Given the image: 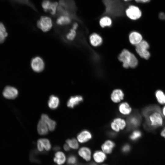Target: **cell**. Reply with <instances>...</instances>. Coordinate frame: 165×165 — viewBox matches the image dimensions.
Instances as JSON below:
<instances>
[{
  "mask_svg": "<svg viewBox=\"0 0 165 165\" xmlns=\"http://www.w3.org/2000/svg\"><path fill=\"white\" fill-rule=\"evenodd\" d=\"M145 118L144 126L148 131H152L162 126L164 119L160 107L156 105H151L145 107L142 111Z\"/></svg>",
  "mask_w": 165,
  "mask_h": 165,
  "instance_id": "cell-1",
  "label": "cell"
},
{
  "mask_svg": "<svg viewBox=\"0 0 165 165\" xmlns=\"http://www.w3.org/2000/svg\"><path fill=\"white\" fill-rule=\"evenodd\" d=\"M76 7L73 0H59L57 11L59 14L74 16Z\"/></svg>",
  "mask_w": 165,
  "mask_h": 165,
  "instance_id": "cell-2",
  "label": "cell"
},
{
  "mask_svg": "<svg viewBox=\"0 0 165 165\" xmlns=\"http://www.w3.org/2000/svg\"><path fill=\"white\" fill-rule=\"evenodd\" d=\"M118 58L122 62L123 66L125 68H134L138 65V61L136 57L126 49L122 50L119 54Z\"/></svg>",
  "mask_w": 165,
  "mask_h": 165,
  "instance_id": "cell-3",
  "label": "cell"
},
{
  "mask_svg": "<svg viewBox=\"0 0 165 165\" xmlns=\"http://www.w3.org/2000/svg\"><path fill=\"white\" fill-rule=\"evenodd\" d=\"M104 3L106 6V12L110 14L115 16L118 15L116 11H117L119 14L120 13L118 12L119 11L122 13L121 9V5L118 0H103Z\"/></svg>",
  "mask_w": 165,
  "mask_h": 165,
  "instance_id": "cell-4",
  "label": "cell"
},
{
  "mask_svg": "<svg viewBox=\"0 0 165 165\" xmlns=\"http://www.w3.org/2000/svg\"><path fill=\"white\" fill-rule=\"evenodd\" d=\"M141 119L140 114L135 111L127 119V130H130L138 127L141 123Z\"/></svg>",
  "mask_w": 165,
  "mask_h": 165,
  "instance_id": "cell-5",
  "label": "cell"
},
{
  "mask_svg": "<svg viewBox=\"0 0 165 165\" xmlns=\"http://www.w3.org/2000/svg\"><path fill=\"white\" fill-rule=\"evenodd\" d=\"M38 28L44 32L50 31L53 26L52 21L50 17L46 16H42L37 21Z\"/></svg>",
  "mask_w": 165,
  "mask_h": 165,
  "instance_id": "cell-6",
  "label": "cell"
},
{
  "mask_svg": "<svg viewBox=\"0 0 165 165\" xmlns=\"http://www.w3.org/2000/svg\"><path fill=\"white\" fill-rule=\"evenodd\" d=\"M149 47V45L148 43L145 40H142L136 45V50L141 57L148 59L150 57V54L148 50Z\"/></svg>",
  "mask_w": 165,
  "mask_h": 165,
  "instance_id": "cell-7",
  "label": "cell"
},
{
  "mask_svg": "<svg viewBox=\"0 0 165 165\" xmlns=\"http://www.w3.org/2000/svg\"><path fill=\"white\" fill-rule=\"evenodd\" d=\"M31 68L35 72H42L45 68L44 62L42 58L37 56L33 58L31 61Z\"/></svg>",
  "mask_w": 165,
  "mask_h": 165,
  "instance_id": "cell-8",
  "label": "cell"
},
{
  "mask_svg": "<svg viewBox=\"0 0 165 165\" xmlns=\"http://www.w3.org/2000/svg\"><path fill=\"white\" fill-rule=\"evenodd\" d=\"M126 13L127 16L132 20H136L140 18L141 15L140 9L137 6L131 5L126 9Z\"/></svg>",
  "mask_w": 165,
  "mask_h": 165,
  "instance_id": "cell-9",
  "label": "cell"
},
{
  "mask_svg": "<svg viewBox=\"0 0 165 165\" xmlns=\"http://www.w3.org/2000/svg\"><path fill=\"white\" fill-rule=\"evenodd\" d=\"M3 95L7 99H14L18 96V91L16 88L8 86L4 88L3 92Z\"/></svg>",
  "mask_w": 165,
  "mask_h": 165,
  "instance_id": "cell-10",
  "label": "cell"
},
{
  "mask_svg": "<svg viewBox=\"0 0 165 165\" xmlns=\"http://www.w3.org/2000/svg\"><path fill=\"white\" fill-rule=\"evenodd\" d=\"M79 156L86 162L90 161L92 158V152L90 148L83 146L80 148L78 151Z\"/></svg>",
  "mask_w": 165,
  "mask_h": 165,
  "instance_id": "cell-11",
  "label": "cell"
},
{
  "mask_svg": "<svg viewBox=\"0 0 165 165\" xmlns=\"http://www.w3.org/2000/svg\"><path fill=\"white\" fill-rule=\"evenodd\" d=\"M92 138L91 133L86 130H83L79 133L77 136V141L81 143H84L90 140Z\"/></svg>",
  "mask_w": 165,
  "mask_h": 165,
  "instance_id": "cell-12",
  "label": "cell"
},
{
  "mask_svg": "<svg viewBox=\"0 0 165 165\" xmlns=\"http://www.w3.org/2000/svg\"><path fill=\"white\" fill-rule=\"evenodd\" d=\"M94 162L97 163H101L106 159V154L102 150H97L94 152L92 155Z\"/></svg>",
  "mask_w": 165,
  "mask_h": 165,
  "instance_id": "cell-13",
  "label": "cell"
},
{
  "mask_svg": "<svg viewBox=\"0 0 165 165\" xmlns=\"http://www.w3.org/2000/svg\"><path fill=\"white\" fill-rule=\"evenodd\" d=\"M115 146V143L111 140L106 141L101 145V150L106 154H110Z\"/></svg>",
  "mask_w": 165,
  "mask_h": 165,
  "instance_id": "cell-14",
  "label": "cell"
},
{
  "mask_svg": "<svg viewBox=\"0 0 165 165\" xmlns=\"http://www.w3.org/2000/svg\"><path fill=\"white\" fill-rule=\"evenodd\" d=\"M83 98L82 96L77 95L71 97L67 102V106L68 107L73 108L80 103L83 101Z\"/></svg>",
  "mask_w": 165,
  "mask_h": 165,
  "instance_id": "cell-15",
  "label": "cell"
},
{
  "mask_svg": "<svg viewBox=\"0 0 165 165\" xmlns=\"http://www.w3.org/2000/svg\"><path fill=\"white\" fill-rule=\"evenodd\" d=\"M142 38L141 35L139 33L136 31L132 32L129 35V39L130 43L135 46L142 40Z\"/></svg>",
  "mask_w": 165,
  "mask_h": 165,
  "instance_id": "cell-16",
  "label": "cell"
},
{
  "mask_svg": "<svg viewBox=\"0 0 165 165\" xmlns=\"http://www.w3.org/2000/svg\"><path fill=\"white\" fill-rule=\"evenodd\" d=\"M37 129L38 133L41 135L47 134L49 130L46 124L41 119L38 123Z\"/></svg>",
  "mask_w": 165,
  "mask_h": 165,
  "instance_id": "cell-17",
  "label": "cell"
},
{
  "mask_svg": "<svg viewBox=\"0 0 165 165\" xmlns=\"http://www.w3.org/2000/svg\"><path fill=\"white\" fill-rule=\"evenodd\" d=\"M124 96V94L121 90L116 89L113 91L111 95V98L114 102L118 103L123 99Z\"/></svg>",
  "mask_w": 165,
  "mask_h": 165,
  "instance_id": "cell-18",
  "label": "cell"
},
{
  "mask_svg": "<svg viewBox=\"0 0 165 165\" xmlns=\"http://www.w3.org/2000/svg\"><path fill=\"white\" fill-rule=\"evenodd\" d=\"M54 162L58 165H62L65 162L66 156L64 153L61 151H57L54 155Z\"/></svg>",
  "mask_w": 165,
  "mask_h": 165,
  "instance_id": "cell-19",
  "label": "cell"
},
{
  "mask_svg": "<svg viewBox=\"0 0 165 165\" xmlns=\"http://www.w3.org/2000/svg\"><path fill=\"white\" fill-rule=\"evenodd\" d=\"M41 119L43 120L48 126L49 130L53 131L55 129L56 122L49 118L48 116L46 114H42L41 116Z\"/></svg>",
  "mask_w": 165,
  "mask_h": 165,
  "instance_id": "cell-20",
  "label": "cell"
},
{
  "mask_svg": "<svg viewBox=\"0 0 165 165\" xmlns=\"http://www.w3.org/2000/svg\"><path fill=\"white\" fill-rule=\"evenodd\" d=\"M60 103L59 98L56 96L52 95L48 101L49 107L51 109H55L58 107Z\"/></svg>",
  "mask_w": 165,
  "mask_h": 165,
  "instance_id": "cell-21",
  "label": "cell"
},
{
  "mask_svg": "<svg viewBox=\"0 0 165 165\" xmlns=\"http://www.w3.org/2000/svg\"><path fill=\"white\" fill-rule=\"evenodd\" d=\"M90 40L91 44L94 46L100 45L102 41L101 37L96 33H93L90 36Z\"/></svg>",
  "mask_w": 165,
  "mask_h": 165,
  "instance_id": "cell-22",
  "label": "cell"
},
{
  "mask_svg": "<svg viewBox=\"0 0 165 165\" xmlns=\"http://www.w3.org/2000/svg\"><path fill=\"white\" fill-rule=\"evenodd\" d=\"M119 110L122 114L127 115L131 112L132 109L128 103L124 102L122 103L119 105Z\"/></svg>",
  "mask_w": 165,
  "mask_h": 165,
  "instance_id": "cell-23",
  "label": "cell"
},
{
  "mask_svg": "<svg viewBox=\"0 0 165 165\" xmlns=\"http://www.w3.org/2000/svg\"><path fill=\"white\" fill-rule=\"evenodd\" d=\"M70 17L65 15H62L59 17L56 20L57 24L60 25H67L71 22Z\"/></svg>",
  "mask_w": 165,
  "mask_h": 165,
  "instance_id": "cell-24",
  "label": "cell"
},
{
  "mask_svg": "<svg viewBox=\"0 0 165 165\" xmlns=\"http://www.w3.org/2000/svg\"><path fill=\"white\" fill-rule=\"evenodd\" d=\"M100 25L102 28L109 26L112 24L111 19L108 16H104L102 17L99 21Z\"/></svg>",
  "mask_w": 165,
  "mask_h": 165,
  "instance_id": "cell-25",
  "label": "cell"
},
{
  "mask_svg": "<svg viewBox=\"0 0 165 165\" xmlns=\"http://www.w3.org/2000/svg\"><path fill=\"white\" fill-rule=\"evenodd\" d=\"M8 35L5 27L2 23L0 22V43H3Z\"/></svg>",
  "mask_w": 165,
  "mask_h": 165,
  "instance_id": "cell-26",
  "label": "cell"
},
{
  "mask_svg": "<svg viewBox=\"0 0 165 165\" xmlns=\"http://www.w3.org/2000/svg\"><path fill=\"white\" fill-rule=\"evenodd\" d=\"M155 96L158 101L161 104H165V94L160 90H157Z\"/></svg>",
  "mask_w": 165,
  "mask_h": 165,
  "instance_id": "cell-27",
  "label": "cell"
},
{
  "mask_svg": "<svg viewBox=\"0 0 165 165\" xmlns=\"http://www.w3.org/2000/svg\"><path fill=\"white\" fill-rule=\"evenodd\" d=\"M66 143L70 148L76 149L79 147V142L75 138L68 139L66 141Z\"/></svg>",
  "mask_w": 165,
  "mask_h": 165,
  "instance_id": "cell-28",
  "label": "cell"
},
{
  "mask_svg": "<svg viewBox=\"0 0 165 165\" xmlns=\"http://www.w3.org/2000/svg\"><path fill=\"white\" fill-rule=\"evenodd\" d=\"M40 140L44 149L47 151H50L51 148V145L50 141L46 138H40Z\"/></svg>",
  "mask_w": 165,
  "mask_h": 165,
  "instance_id": "cell-29",
  "label": "cell"
},
{
  "mask_svg": "<svg viewBox=\"0 0 165 165\" xmlns=\"http://www.w3.org/2000/svg\"><path fill=\"white\" fill-rule=\"evenodd\" d=\"M52 2L50 0H43L42 3V6L45 12H49Z\"/></svg>",
  "mask_w": 165,
  "mask_h": 165,
  "instance_id": "cell-30",
  "label": "cell"
},
{
  "mask_svg": "<svg viewBox=\"0 0 165 165\" xmlns=\"http://www.w3.org/2000/svg\"><path fill=\"white\" fill-rule=\"evenodd\" d=\"M142 136L141 132L138 130L134 131L130 136V140L132 141H136L140 138Z\"/></svg>",
  "mask_w": 165,
  "mask_h": 165,
  "instance_id": "cell-31",
  "label": "cell"
},
{
  "mask_svg": "<svg viewBox=\"0 0 165 165\" xmlns=\"http://www.w3.org/2000/svg\"><path fill=\"white\" fill-rule=\"evenodd\" d=\"M113 122L118 125L120 130H123L126 125L125 120L120 118H117L114 119Z\"/></svg>",
  "mask_w": 165,
  "mask_h": 165,
  "instance_id": "cell-32",
  "label": "cell"
},
{
  "mask_svg": "<svg viewBox=\"0 0 165 165\" xmlns=\"http://www.w3.org/2000/svg\"><path fill=\"white\" fill-rule=\"evenodd\" d=\"M75 31L73 29H70L66 36V38L68 40H72L75 38L76 35Z\"/></svg>",
  "mask_w": 165,
  "mask_h": 165,
  "instance_id": "cell-33",
  "label": "cell"
},
{
  "mask_svg": "<svg viewBox=\"0 0 165 165\" xmlns=\"http://www.w3.org/2000/svg\"><path fill=\"white\" fill-rule=\"evenodd\" d=\"M77 162V158L75 156L73 155L69 156L67 159V163L69 164H74Z\"/></svg>",
  "mask_w": 165,
  "mask_h": 165,
  "instance_id": "cell-34",
  "label": "cell"
},
{
  "mask_svg": "<svg viewBox=\"0 0 165 165\" xmlns=\"http://www.w3.org/2000/svg\"><path fill=\"white\" fill-rule=\"evenodd\" d=\"M16 1L20 3L28 5L32 9H36L35 6L31 2L30 0H16Z\"/></svg>",
  "mask_w": 165,
  "mask_h": 165,
  "instance_id": "cell-35",
  "label": "cell"
},
{
  "mask_svg": "<svg viewBox=\"0 0 165 165\" xmlns=\"http://www.w3.org/2000/svg\"><path fill=\"white\" fill-rule=\"evenodd\" d=\"M131 146L130 145L126 144L124 145L122 147L121 150L124 153H127L130 150Z\"/></svg>",
  "mask_w": 165,
  "mask_h": 165,
  "instance_id": "cell-36",
  "label": "cell"
},
{
  "mask_svg": "<svg viewBox=\"0 0 165 165\" xmlns=\"http://www.w3.org/2000/svg\"><path fill=\"white\" fill-rule=\"evenodd\" d=\"M111 127L112 129L116 132L119 131L120 129L119 127L115 123L113 122L111 123Z\"/></svg>",
  "mask_w": 165,
  "mask_h": 165,
  "instance_id": "cell-37",
  "label": "cell"
},
{
  "mask_svg": "<svg viewBox=\"0 0 165 165\" xmlns=\"http://www.w3.org/2000/svg\"><path fill=\"white\" fill-rule=\"evenodd\" d=\"M37 148L38 150L40 152H42L44 150V148L42 145V143L39 139L37 141Z\"/></svg>",
  "mask_w": 165,
  "mask_h": 165,
  "instance_id": "cell-38",
  "label": "cell"
},
{
  "mask_svg": "<svg viewBox=\"0 0 165 165\" xmlns=\"http://www.w3.org/2000/svg\"><path fill=\"white\" fill-rule=\"evenodd\" d=\"M64 149L66 151H68L70 149V148L69 146L67 144H64L63 146Z\"/></svg>",
  "mask_w": 165,
  "mask_h": 165,
  "instance_id": "cell-39",
  "label": "cell"
},
{
  "mask_svg": "<svg viewBox=\"0 0 165 165\" xmlns=\"http://www.w3.org/2000/svg\"><path fill=\"white\" fill-rule=\"evenodd\" d=\"M150 0H135L137 2L145 3L149 2Z\"/></svg>",
  "mask_w": 165,
  "mask_h": 165,
  "instance_id": "cell-40",
  "label": "cell"
},
{
  "mask_svg": "<svg viewBox=\"0 0 165 165\" xmlns=\"http://www.w3.org/2000/svg\"><path fill=\"white\" fill-rule=\"evenodd\" d=\"M78 27V24L77 23H75L73 25L72 29L76 30Z\"/></svg>",
  "mask_w": 165,
  "mask_h": 165,
  "instance_id": "cell-41",
  "label": "cell"
},
{
  "mask_svg": "<svg viewBox=\"0 0 165 165\" xmlns=\"http://www.w3.org/2000/svg\"><path fill=\"white\" fill-rule=\"evenodd\" d=\"M161 135L165 138V127L162 130L161 132Z\"/></svg>",
  "mask_w": 165,
  "mask_h": 165,
  "instance_id": "cell-42",
  "label": "cell"
},
{
  "mask_svg": "<svg viewBox=\"0 0 165 165\" xmlns=\"http://www.w3.org/2000/svg\"><path fill=\"white\" fill-rule=\"evenodd\" d=\"M108 135L109 136L111 137H114V136H116V134L114 132H110L109 133Z\"/></svg>",
  "mask_w": 165,
  "mask_h": 165,
  "instance_id": "cell-43",
  "label": "cell"
},
{
  "mask_svg": "<svg viewBox=\"0 0 165 165\" xmlns=\"http://www.w3.org/2000/svg\"><path fill=\"white\" fill-rule=\"evenodd\" d=\"M60 149V147L58 146H55L53 148V149L55 151H58Z\"/></svg>",
  "mask_w": 165,
  "mask_h": 165,
  "instance_id": "cell-44",
  "label": "cell"
},
{
  "mask_svg": "<svg viewBox=\"0 0 165 165\" xmlns=\"http://www.w3.org/2000/svg\"><path fill=\"white\" fill-rule=\"evenodd\" d=\"M162 114L164 116H165V106L163 108L162 111Z\"/></svg>",
  "mask_w": 165,
  "mask_h": 165,
  "instance_id": "cell-45",
  "label": "cell"
},
{
  "mask_svg": "<svg viewBox=\"0 0 165 165\" xmlns=\"http://www.w3.org/2000/svg\"><path fill=\"white\" fill-rule=\"evenodd\" d=\"M90 165H97V163L95 162H92L90 163Z\"/></svg>",
  "mask_w": 165,
  "mask_h": 165,
  "instance_id": "cell-46",
  "label": "cell"
},
{
  "mask_svg": "<svg viewBox=\"0 0 165 165\" xmlns=\"http://www.w3.org/2000/svg\"><path fill=\"white\" fill-rule=\"evenodd\" d=\"M123 0L124 1H129L131 0Z\"/></svg>",
  "mask_w": 165,
  "mask_h": 165,
  "instance_id": "cell-47",
  "label": "cell"
},
{
  "mask_svg": "<svg viewBox=\"0 0 165 165\" xmlns=\"http://www.w3.org/2000/svg\"><path fill=\"white\" fill-rule=\"evenodd\" d=\"M106 165V164H103V165Z\"/></svg>",
  "mask_w": 165,
  "mask_h": 165,
  "instance_id": "cell-48",
  "label": "cell"
}]
</instances>
